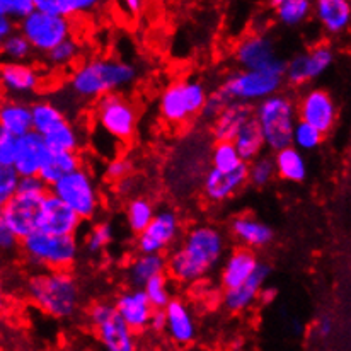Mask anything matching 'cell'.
<instances>
[{
  "label": "cell",
  "instance_id": "1",
  "mask_svg": "<svg viewBox=\"0 0 351 351\" xmlns=\"http://www.w3.org/2000/svg\"><path fill=\"white\" fill-rule=\"evenodd\" d=\"M227 254V239L210 223L193 226L176 247L169 251L167 276L182 285H195L212 275Z\"/></svg>",
  "mask_w": 351,
  "mask_h": 351
},
{
  "label": "cell",
  "instance_id": "2",
  "mask_svg": "<svg viewBox=\"0 0 351 351\" xmlns=\"http://www.w3.org/2000/svg\"><path fill=\"white\" fill-rule=\"evenodd\" d=\"M138 69L133 63L110 57L84 60L72 70L69 89L82 101H97L108 94H123L138 80Z\"/></svg>",
  "mask_w": 351,
  "mask_h": 351
},
{
  "label": "cell",
  "instance_id": "3",
  "mask_svg": "<svg viewBox=\"0 0 351 351\" xmlns=\"http://www.w3.org/2000/svg\"><path fill=\"white\" fill-rule=\"evenodd\" d=\"M26 293L47 315L66 321L79 314L82 289L70 269H41L26 282Z\"/></svg>",
  "mask_w": 351,
  "mask_h": 351
},
{
  "label": "cell",
  "instance_id": "4",
  "mask_svg": "<svg viewBox=\"0 0 351 351\" xmlns=\"http://www.w3.org/2000/svg\"><path fill=\"white\" fill-rule=\"evenodd\" d=\"M252 118L261 130L265 149L271 152L292 145V132L297 123V111L292 96L276 93L252 106Z\"/></svg>",
  "mask_w": 351,
  "mask_h": 351
},
{
  "label": "cell",
  "instance_id": "5",
  "mask_svg": "<svg viewBox=\"0 0 351 351\" xmlns=\"http://www.w3.org/2000/svg\"><path fill=\"white\" fill-rule=\"evenodd\" d=\"M19 244L27 263L43 269H69L80 256L75 235H51L36 230Z\"/></svg>",
  "mask_w": 351,
  "mask_h": 351
},
{
  "label": "cell",
  "instance_id": "6",
  "mask_svg": "<svg viewBox=\"0 0 351 351\" xmlns=\"http://www.w3.org/2000/svg\"><path fill=\"white\" fill-rule=\"evenodd\" d=\"M208 89L199 79H179L171 82L159 96V114L167 125L182 126L202 113Z\"/></svg>",
  "mask_w": 351,
  "mask_h": 351
},
{
  "label": "cell",
  "instance_id": "7",
  "mask_svg": "<svg viewBox=\"0 0 351 351\" xmlns=\"http://www.w3.org/2000/svg\"><path fill=\"white\" fill-rule=\"evenodd\" d=\"M50 193L65 203L80 220H90L101 210V191L89 169L80 166L73 173L63 176L50 188Z\"/></svg>",
  "mask_w": 351,
  "mask_h": 351
},
{
  "label": "cell",
  "instance_id": "8",
  "mask_svg": "<svg viewBox=\"0 0 351 351\" xmlns=\"http://www.w3.org/2000/svg\"><path fill=\"white\" fill-rule=\"evenodd\" d=\"M138 108L125 94H108L96 101L94 121L111 140L128 143L138 128Z\"/></svg>",
  "mask_w": 351,
  "mask_h": 351
},
{
  "label": "cell",
  "instance_id": "9",
  "mask_svg": "<svg viewBox=\"0 0 351 351\" xmlns=\"http://www.w3.org/2000/svg\"><path fill=\"white\" fill-rule=\"evenodd\" d=\"M87 317L104 351H138L136 335L119 317L113 302H94Z\"/></svg>",
  "mask_w": 351,
  "mask_h": 351
},
{
  "label": "cell",
  "instance_id": "10",
  "mask_svg": "<svg viewBox=\"0 0 351 351\" xmlns=\"http://www.w3.org/2000/svg\"><path fill=\"white\" fill-rule=\"evenodd\" d=\"M234 58L241 70L268 73L283 79L287 60L278 53L273 38L268 34L254 33L242 38L234 50Z\"/></svg>",
  "mask_w": 351,
  "mask_h": 351
},
{
  "label": "cell",
  "instance_id": "11",
  "mask_svg": "<svg viewBox=\"0 0 351 351\" xmlns=\"http://www.w3.org/2000/svg\"><path fill=\"white\" fill-rule=\"evenodd\" d=\"M283 86V79L268 73L249 72V70H235L226 77L219 90L227 103H242L254 106L266 97L280 93Z\"/></svg>",
  "mask_w": 351,
  "mask_h": 351
},
{
  "label": "cell",
  "instance_id": "12",
  "mask_svg": "<svg viewBox=\"0 0 351 351\" xmlns=\"http://www.w3.org/2000/svg\"><path fill=\"white\" fill-rule=\"evenodd\" d=\"M17 31L26 38L33 51L43 55H48L62 41L73 36L72 21L40 10H34L23 23L17 24Z\"/></svg>",
  "mask_w": 351,
  "mask_h": 351
},
{
  "label": "cell",
  "instance_id": "13",
  "mask_svg": "<svg viewBox=\"0 0 351 351\" xmlns=\"http://www.w3.org/2000/svg\"><path fill=\"white\" fill-rule=\"evenodd\" d=\"M295 111L298 121L307 123L324 136L335 130L339 118V108L335 96L322 87H312L302 93L295 103Z\"/></svg>",
  "mask_w": 351,
  "mask_h": 351
},
{
  "label": "cell",
  "instance_id": "14",
  "mask_svg": "<svg viewBox=\"0 0 351 351\" xmlns=\"http://www.w3.org/2000/svg\"><path fill=\"white\" fill-rule=\"evenodd\" d=\"M182 234V223L173 208L156 210L152 222L136 235L138 254H166Z\"/></svg>",
  "mask_w": 351,
  "mask_h": 351
},
{
  "label": "cell",
  "instance_id": "15",
  "mask_svg": "<svg viewBox=\"0 0 351 351\" xmlns=\"http://www.w3.org/2000/svg\"><path fill=\"white\" fill-rule=\"evenodd\" d=\"M336 62L335 48L329 45H315L305 51H298L287 60L283 80L293 87H304L324 75Z\"/></svg>",
  "mask_w": 351,
  "mask_h": 351
},
{
  "label": "cell",
  "instance_id": "16",
  "mask_svg": "<svg viewBox=\"0 0 351 351\" xmlns=\"http://www.w3.org/2000/svg\"><path fill=\"white\" fill-rule=\"evenodd\" d=\"M47 195L16 191V195L0 208V215H2L3 222L7 223L10 232L16 235L19 242L38 230L41 203H43Z\"/></svg>",
  "mask_w": 351,
  "mask_h": 351
},
{
  "label": "cell",
  "instance_id": "17",
  "mask_svg": "<svg viewBox=\"0 0 351 351\" xmlns=\"http://www.w3.org/2000/svg\"><path fill=\"white\" fill-rule=\"evenodd\" d=\"M247 184V166L242 164L237 169L223 173L210 167L202 178L203 198L213 205H220L232 199Z\"/></svg>",
  "mask_w": 351,
  "mask_h": 351
},
{
  "label": "cell",
  "instance_id": "18",
  "mask_svg": "<svg viewBox=\"0 0 351 351\" xmlns=\"http://www.w3.org/2000/svg\"><path fill=\"white\" fill-rule=\"evenodd\" d=\"M164 317H166V326H164V335L174 343L179 348H184L195 343L198 336V324L193 315L191 307L188 302L182 298L174 297L164 308Z\"/></svg>",
  "mask_w": 351,
  "mask_h": 351
},
{
  "label": "cell",
  "instance_id": "19",
  "mask_svg": "<svg viewBox=\"0 0 351 351\" xmlns=\"http://www.w3.org/2000/svg\"><path fill=\"white\" fill-rule=\"evenodd\" d=\"M43 77L31 63H0V87L9 97L24 99L41 89Z\"/></svg>",
  "mask_w": 351,
  "mask_h": 351
},
{
  "label": "cell",
  "instance_id": "20",
  "mask_svg": "<svg viewBox=\"0 0 351 351\" xmlns=\"http://www.w3.org/2000/svg\"><path fill=\"white\" fill-rule=\"evenodd\" d=\"M82 220L57 196L48 193L41 203L38 230L51 235H75L79 232Z\"/></svg>",
  "mask_w": 351,
  "mask_h": 351
},
{
  "label": "cell",
  "instance_id": "21",
  "mask_svg": "<svg viewBox=\"0 0 351 351\" xmlns=\"http://www.w3.org/2000/svg\"><path fill=\"white\" fill-rule=\"evenodd\" d=\"M230 235L241 247L258 251L273 244L275 241V230L269 223L256 219L251 213H239L232 217L229 223Z\"/></svg>",
  "mask_w": 351,
  "mask_h": 351
},
{
  "label": "cell",
  "instance_id": "22",
  "mask_svg": "<svg viewBox=\"0 0 351 351\" xmlns=\"http://www.w3.org/2000/svg\"><path fill=\"white\" fill-rule=\"evenodd\" d=\"M271 275V266L268 263L259 261L256 271L245 280L242 285L235 287L232 290H223L222 302L227 311L230 312H245L258 302L259 293L268 283Z\"/></svg>",
  "mask_w": 351,
  "mask_h": 351
},
{
  "label": "cell",
  "instance_id": "23",
  "mask_svg": "<svg viewBox=\"0 0 351 351\" xmlns=\"http://www.w3.org/2000/svg\"><path fill=\"white\" fill-rule=\"evenodd\" d=\"M118 315L123 319L126 326L132 329L135 335H140L145 329H149L150 317H152L154 307L147 300L142 289L125 290L114 298L113 302Z\"/></svg>",
  "mask_w": 351,
  "mask_h": 351
},
{
  "label": "cell",
  "instance_id": "24",
  "mask_svg": "<svg viewBox=\"0 0 351 351\" xmlns=\"http://www.w3.org/2000/svg\"><path fill=\"white\" fill-rule=\"evenodd\" d=\"M259 265V258L254 251L245 247H235L226 254L222 265L219 266V280L223 290H232L242 285Z\"/></svg>",
  "mask_w": 351,
  "mask_h": 351
},
{
  "label": "cell",
  "instance_id": "25",
  "mask_svg": "<svg viewBox=\"0 0 351 351\" xmlns=\"http://www.w3.org/2000/svg\"><path fill=\"white\" fill-rule=\"evenodd\" d=\"M312 16L329 36H341L350 29L351 3L348 0H317L312 2Z\"/></svg>",
  "mask_w": 351,
  "mask_h": 351
},
{
  "label": "cell",
  "instance_id": "26",
  "mask_svg": "<svg viewBox=\"0 0 351 351\" xmlns=\"http://www.w3.org/2000/svg\"><path fill=\"white\" fill-rule=\"evenodd\" d=\"M48 147L38 133L29 132L17 138V150L14 157L12 169L19 178H34L40 173L41 162L45 159Z\"/></svg>",
  "mask_w": 351,
  "mask_h": 351
},
{
  "label": "cell",
  "instance_id": "27",
  "mask_svg": "<svg viewBox=\"0 0 351 351\" xmlns=\"http://www.w3.org/2000/svg\"><path fill=\"white\" fill-rule=\"evenodd\" d=\"M0 128L17 138L33 132L31 103L24 99H16V97L0 99Z\"/></svg>",
  "mask_w": 351,
  "mask_h": 351
},
{
  "label": "cell",
  "instance_id": "28",
  "mask_svg": "<svg viewBox=\"0 0 351 351\" xmlns=\"http://www.w3.org/2000/svg\"><path fill=\"white\" fill-rule=\"evenodd\" d=\"M249 119H252V106L242 103L227 104L219 118L212 123V135L215 142H232Z\"/></svg>",
  "mask_w": 351,
  "mask_h": 351
},
{
  "label": "cell",
  "instance_id": "29",
  "mask_svg": "<svg viewBox=\"0 0 351 351\" xmlns=\"http://www.w3.org/2000/svg\"><path fill=\"white\" fill-rule=\"evenodd\" d=\"M82 166V160H80L79 154L75 152H58V150L48 149L45 154V159L41 162L40 173L38 178L51 188L53 184H57L63 176L69 173H73L75 169Z\"/></svg>",
  "mask_w": 351,
  "mask_h": 351
},
{
  "label": "cell",
  "instance_id": "30",
  "mask_svg": "<svg viewBox=\"0 0 351 351\" xmlns=\"http://www.w3.org/2000/svg\"><path fill=\"white\" fill-rule=\"evenodd\" d=\"M166 254H136L126 266V278L132 289H143L149 280L166 275Z\"/></svg>",
  "mask_w": 351,
  "mask_h": 351
},
{
  "label": "cell",
  "instance_id": "31",
  "mask_svg": "<svg viewBox=\"0 0 351 351\" xmlns=\"http://www.w3.org/2000/svg\"><path fill=\"white\" fill-rule=\"evenodd\" d=\"M271 159L273 164H275L276 176L282 178L283 181L293 182V184H302L304 181H307V159H305L304 154L298 152V150L293 149L292 145L275 152V156H273Z\"/></svg>",
  "mask_w": 351,
  "mask_h": 351
},
{
  "label": "cell",
  "instance_id": "32",
  "mask_svg": "<svg viewBox=\"0 0 351 351\" xmlns=\"http://www.w3.org/2000/svg\"><path fill=\"white\" fill-rule=\"evenodd\" d=\"M41 138L45 140V145L51 150H58V152H79L82 147V133L77 128L75 123L69 121V118L63 119L57 126L50 130L47 135Z\"/></svg>",
  "mask_w": 351,
  "mask_h": 351
},
{
  "label": "cell",
  "instance_id": "33",
  "mask_svg": "<svg viewBox=\"0 0 351 351\" xmlns=\"http://www.w3.org/2000/svg\"><path fill=\"white\" fill-rule=\"evenodd\" d=\"M235 150H237L239 157L244 164H249L251 160L258 159L259 156H263L265 152V142H263L261 130H259L258 123L254 121V118L249 119L244 126L241 128V132L235 135L232 140Z\"/></svg>",
  "mask_w": 351,
  "mask_h": 351
},
{
  "label": "cell",
  "instance_id": "34",
  "mask_svg": "<svg viewBox=\"0 0 351 351\" xmlns=\"http://www.w3.org/2000/svg\"><path fill=\"white\" fill-rule=\"evenodd\" d=\"M271 5L275 19L285 27H300L312 17L311 0H276Z\"/></svg>",
  "mask_w": 351,
  "mask_h": 351
},
{
  "label": "cell",
  "instance_id": "35",
  "mask_svg": "<svg viewBox=\"0 0 351 351\" xmlns=\"http://www.w3.org/2000/svg\"><path fill=\"white\" fill-rule=\"evenodd\" d=\"M65 111L58 103L50 99H38L31 103V121H33V132L40 136L47 135L53 126L65 119Z\"/></svg>",
  "mask_w": 351,
  "mask_h": 351
},
{
  "label": "cell",
  "instance_id": "36",
  "mask_svg": "<svg viewBox=\"0 0 351 351\" xmlns=\"http://www.w3.org/2000/svg\"><path fill=\"white\" fill-rule=\"evenodd\" d=\"M99 5L101 3L97 0H34L36 10L69 21L73 16L93 12Z\"/></svg>",
  "mask_w": 351,
  "mask_h": 351
},
{
  "label": "cell",
  "instance_id": "37",
  "mask_svg": "<svg viewBox=\"0 0 351 351\" xmlns=\"http://www.w3.org/2000/svg\"><path fill=\"white\" fill-rule=\"evenodd\" d=\"M156 210V205L147 196H133V198H130L125 208V219L128 229L135 235L143 232V229L152 222Z\"/></svg>",
  "mask_w": 351,
  "mask_h": 351
},
{
  "label": "cell",
  "instance_id": "38",
  "mask_svg": "<svg viewBox=\"0 0 351 351\" xmlns=\"http://www.w3.org/2000/svg\"><path fill=\"white\" fill-rule=\"evenodd\" d=\"M33 53L31 45L17 29L2 40V47H0L2 63H27Z\"/></svg>",
  "mask_w": 351,
  "mask_h": 351
},
{
  "label": "cell",
  "instance_id": "39",
  "mask_svg": "<svg viewBox=\"0 0 351 351\" xmlns=\"http://www.w3.org/2000/svg\"><path fill=\"white\" fill-rule=\"evenodd\" d=\"M143 293H145L147 300L150 302L156 311H164L166 305L174 298L173 287H171V278L167 275H159L156 278L149 280L143 285Z\"/></svg>",
  "mask_w": 351,
  "mask_h": 351
},
{
  "label": "cell",
  "instance_id": "40",
  "mask_svg": "<svg viewBox=\"0 0 351 351\" xmlns=\"http://www.w3.org/2000/svg\"><path fill=\"white\" fill-rule=\"evenodd\" d=\"M210 164H212V169L229 173L241 167L244 162L239 157L232 142H215L210 150Z\"/></svg>",
  "mask_w": 351,
  "mask_h": 351
},
{
  "label": "cell",
  "instance_id": "41",
  "mask_svg": "<svg viewBox=\"0 0 351 351\" xmlns=\"http://www.w3.org/2000/svg\"><path fill=\"white\" fill-rule=\"evenodd\" d=\"M245 166H247V182L254 188H266L276 178L273 159L269 156H265V154L245 164Z\"/></svg>",
  "mask_w": 351,
  "mask_h": 351
},
{
  "label": "cell",
  "instance_id": "42",
  "mask_svg": "<svg viewBox=\"0 0 351 351\" xmlns=\"http://www.w3.org/2000/svg\"><path fill=\"white\" fill-rule=\"evenodd\" d=\"M322 140H324V135L319 133L317 130L312 128L311 125L304 121L295 123L293 132H292V147L297 149L298 152H314L319 147L322 145Z\"/></svg>",
  "mask_w": 351,
  "mask_h": 351
},
{
  "label": "cell",
  "instance_id": "43",
  "mask_svg": "<svg viewBox=\"0 0 351 351\" xmlns=\"http://www.w3.org/2000/svg\"><path fill=\"white\" fill-rule=\"evenodd\" d=\"M113 226L108 222H97L90 227V230L86 234V237H84V249L93 256L101 254V252L113 242Z\"/></svg>",
  "mask_w": 351,
  "mask_h": 351
},
{
  "label": "cell",
  "instance_id": "44",
  "mask_svg": "<svg viewBox=\"0 0 351 351\" xmlns=\"http://www.w3.org/2000/svg\"><path fill=\"white\" fill-rule=\"evenodd\" d=\"M80 51H82V47H80V43L77 41V38L72 36L69 38V40L62 41L58 47H55L53 50L47 55V60L48 63L53 66H65L75 62L77 57L80 55Z\"/></svg>",
  "mask_w": 351,
  "mask_h": 351
},
{
  "label": "cell",
  "instance_id": "45",
  "mask_svg": "<svg viewBox=\"0 0 351 351\" xmlns=\"http://www.w3.org/2000/svg\"><path fill=\"white\" fill-rule=\"evenodd\" d=\"M34 10V0H0V14L12 24L23 23Z\"/></svg>",
  "mask_w": 351,
  "mask_h": 351
},
{
  "label": "cell",
  "instance_id": "46",
  "mask_svg": "<svg viewBox=\"0 0 351 351\" xmlns=\"http://www.w3.org/2000/svg\"><path fill=\"white\" fill-rule=\"evenodd\" d=\"M19 176L10 166L0 164V208L16 195L17 184H19Z\"/></svg>",
  "mask_w": 351,
  "mask_h": 351
},
{
  "label": "cell",
  "instance_id": "47",
  "mask_svg": "<svg viewBox=\"0 0 351 351\" xmlns=\"http://www.w3.org/2000/svg\"><path fill=\"white\" fill-rule=\"evenodd\" d=\"M227 104L229 103H227V99L219 93V90H212V93H208V97H206L205 104H203L199 117L205 119V121L213 123L219 118V114L222 113L223 108H226Z\"/></svg>",
  "mask_w": 351,
  "mask_h": 351
},
{
  "label": "cell",
  "instance_id": "48",
  "mask_svg": "<svg viewBox=\"0 0 351 351\" xmlns=\"http://www.w3.org/2000/svg\"><path fill=\"white\" fill-rule=\"evenodd\" d=\"M106 178L111 181H121V179L128 178L133 173V162L128 157H113V159L108 160L106 164Z\"/></svg>",
  "mask_w": 351,
  "mask_h": 351
},
{
  "label": "cell",
  "instance_id": "49",
  "mask_svg": "<svg viewBox=\"0 0 351 351\" xmlns=\"http://www.w3.org/2000/svg\"><path fill=\"white\" fill-rule=\"evenodd\" d=\"M17 150V136L10 135V133L3 132L0 128V164L2 166L12 167L14 157H16Z\"/></svg>",
  "mask_w": 351,
  "mask_h": 351
},
{
  "label": "cell",
  "instance_id": "50",
  "mask_svg": "<svg viewBox=\"0 0 351 351\" xmlns=\"http://www.w3.org/2000/svg\"><path fill=\"white\" fill-rule=\"evenodd\" d=\"M17 245H19V241L10 232V229L0 215V252H12L16 251Z\"/></svg>",
  "mask_w": 351,
  "mask_h": 351
},
{
  "label": "cell",
  "instance_id": "51",
  "mask_svg": "<svg viewBox=\"0 0 351 351\" xmlns=\"http://www.w3.org/2000/svg\"><path fill=\"white\" fill-rule=\"evenodd\" d=\"M335 331V321L329 314H322L321 317L315 321V335L319 339H328Z\"/></svg>",
  "mask_w": 351,
  "mask_h": 351
},
{
  "label": "cell",
  "instance_id": "52",
  "mask_svg": "<svg viewBox=\"0 0 351 351\" xmlns=\"http://www.w3.org/2000/svg\"><path fill=\"white\" fill-rule=\"evenodd\" d=\"M164 326H166L164 311H156V308H154L152 317H150L149 322V329H152L154 332H164Z\"/></svg>",
  "mask_w": 351,
  "mask_h": 351
},
{
  "label": "cell",
  "instance_id": "53",
  "mask_svg": "<svg viewBox=\"0 0 351 351\" xmlns=\"http://www.w3.org/2000/svg\"><path fill=\"white\" fill-rule=\"evenodd\" d=\"M135 189H136V181H135V178H132V176L121 179V181H118V184H117L118 195H121V196H130L133 191H135Z\"/></svg>",
  "mask_w": 351,
  "mask_h": 351
},
{
  "label": "cell",
  "instance_id": "54",
  "mask_svg": "<svg viewBox=\"0 0 351 351\" xmlns=\"http://www.w3.org/2000/svg\"><path fill=\"white\" fill-rule=\"evenodd\" d=\"M121 5L125 7V12H128L130 16H138L143 10V2L140 0H125Z\"/></svg>",
  "mask_w": 351,
  "mask_h": 351
},
{
  "label": "cell",
  "instance_id": "55",
  "mask_svg": "<svg viewBox=\"0 0 351 351\" xmlns=\"http://www.w3.org/2000/svg\"><path fill=\"white\" fill-rule=\"evenodd\" d=\"M276 293H278V292H276L275 287H268V285H266L265 289L261 290V293H259L258 300L261 302V304H271V302L276 298Z\"/></svg>",
  "mask_w": 351,
  "mask_h": 351
},
{
  "label": "cell",
  "instance_id": "56",
  "mask_svg": "<svg viewBox=\"0 0 351 351\" xmlns=\"http://www.w3.org/2000/svg\"><path fill=\"white\" fill-rule=\"evenodd\" d=\"M14 31H16V24H12L7 17H3L2 14H0V38L3 40V38H7L10 33H14Z\"/></svg>",
  "mask_w": 351,
  "mask_h": 351
},
{
  "label": "cell",
  "instance_id": "57",
  "mask_svg": "<svg viewBox=\"0 0 351 351\" xmlns=\"http://www.w3.org/2000/svg\"><path fill=\"white\" fill-rule=\"evenodd\" d=\"M5 307H7V304H5V298H3V295L0 293V314H2V312L5 311Z\"/></svg>",
  "mask_w": 351,
  "mask_h": 351
},
{
  "label": "cell",
  "instance_id": "58",
  "mask_svg": "<svg viewBox=\"0 0 351 351\" xmlns=\"http://www.w3.org/2000/svg\"><path fill=\"white\" fill-rule=\"evenodd\" d=\"M138 351H156V350H138Z\"/></svg>",
  "mask_w": 351,
  "mask_h": 351
},
{
  "label": "cell",
  "instance_id": "59",
  "mask_svg": "<svg viewBox=\"0 0 351 351\" xmlns=\"http://www.w3.org/2000/svg\"><path fill=\"white\" fill-rule=\"evenodd\" d=\"M173 351H184V350H181V348H179V350H173Z\"/></svg>",
  "mask_w": 351,
  "mask_h": 351
},
{
  "label": "cell",
  "instance_id": "60",
  "mask_svg": "<svg viewBox=\"0 0 351 351\" xmlns=\"http://www.w3.org/2000/svg\"><path fill=\"white\" fill-rule=\"evenodd\" d=\"M0 47H2V38H0Z\"/></svg>",
  "mask_w": 351,
  "mask_h": 351
},
{
  "label": "cell",
  "instance_id": "61",
  "mask_svg": "<svg viewBox=\"0 0 351 351\" xmlns=\"http://www.w3.org/2000/svg\"><path fill=\"white\" fill-rule=\"evenodd\" d=\"M0 332H2V329H0Z\"/></svg>",
  "mask_w": 351,
  "mask_h": 351
}]
</instances>
